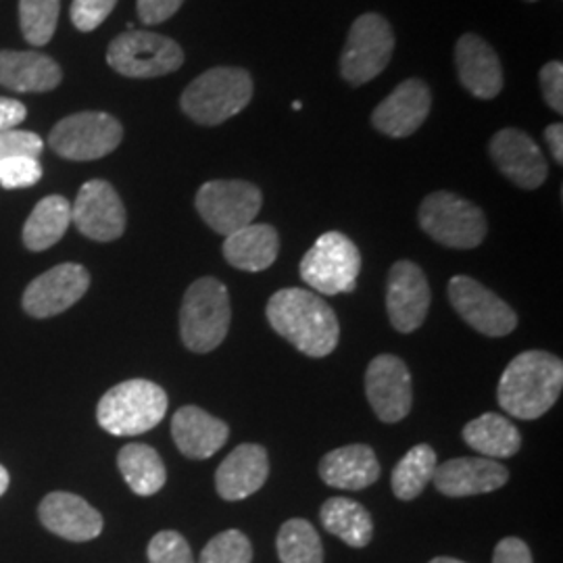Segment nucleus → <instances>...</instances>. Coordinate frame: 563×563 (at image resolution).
<instances>
[{
  "label": "nucleus",
  "instance_id": "ddd939ff",
  "mask_svg": "<svg viewBox=\"0 0 563 563\" xmlns=\"http://www.w3.org/2000/svg\"><path fill=\"white\" fill-rule=\"evenodd\" d=\"M90 274L78 263H60L30 282L23 292V311L36 320H46L71 309L88 292Z\"/></svg>",
  "mask_w": 563,
  "mask_h": 563
},
{
  "label": "nucleus",
  "instance_id": "49530a36",
  "mask_svg": "<svg viewBox=\"0 0 563 563\" xmlns=\"http://www.w3.org/2000/svg\"><path fill=\"white\" fill-rule=\"evenodd\" d=\"M528 2H537V0H528Z\"/></svg>",
  "mask_w": 563,
  "mask_h": 563
},
{
  "label": "nucleus",
  "instance_id": "5701e85b",
  "mask_svg": "<svg viewBox=\"0 0 563 563\" xmlns=\"http://www.w3.org/2000/svg\"><path fill=\"white\" fill-rule=\"evenodd\" d=\"M172 437L188 460H209L228 443V423L213 418L197 405H186L172 420Z\"/></svg>",
  "mask_w": 563,
  "mask_h": 563
},
{
  "label": "nucleus",
  "instance_id": "2eb2a0df",
  "mask_svg": "<svg viewBox=\"0 0 563 563\" xmlns=\"http://www.w3.org/2000/svg\"><path fill=\"white\" fill-rule=\"evenodd\" d=\"M71 222L90 241H118L125 232V207L118 190L109 181H86L71 205Z\"/></svg>",
  "mask_w": 563,
  "mask_h": 563
},
{
  "label": "nucleus",
  "instance_id": "1a4fd4ad",
  "mask_svg": "<svg viewBox=\"0 0 563 563\" xmlns=\"http://www.w3.org/2000/svg\"><path fill=\"white\" fill-rule=\"evenodd\" d=\"M107 63L125 78H159L180 69L184 51L162 34L128 30L109 44Z\"/></svg>",
  "mask_w": 563,
  "mask_h": 563
},
{
  "label": "nucleus",
  "instance_id": "412c9836",
  "mask_svg": "<svg viewBox=\"0 0 563 563\" xmlns=\"http://www.w3.org/2000/svg\"><path fill=\"white\" fill-rule=\"evenodd\" d=\"M509 481L504 465L488 457H457L437 465L432 483L446 497H474L499 490Z\"/></svg>",
  "mask_w": 563,
  "mask_h": 563
},
{
  "label": "nucleus",
  "instance_id": "a18cd8bd",
  "mask_svg": "<svg viewBox=\"0 0 563 563\" xmlns=\"http://www.w3.org/2000/svg\"><path fill=\"white\" fill-rule=\"evenodd\" d=\"M430 563H463L460 560H453V558H437V560H432Z\"/></svg>",
  "mask_w": 563,
  "mask_h": 563
},
{
  "label": "nucleus",
  "instance_id": "39448f33",
  "mask_svg": "<svg viewBox=\"0 0 563 563\" xmlns=\"http://www.w3.org/2000/svg\"><path fill=\"white\" fill-rule=\"evenodd\" d=\"M232 307L222 282L201 278L192 282L180 307V336L192 353H211L218 349L230 330Z\"/></svg>",
  "mask_w": 563,
  "mask_h": 563
},
{
  "label": "nucleus",
  "instance_id": "f3484780",
  "mask_svg": "<svg viewBox=\"0 0 563 563\" xmlns=\"http://www.w3.org/2000/svg\"><path fill=\"white\" fill-rule=\"evenodd\" d=\"M488 153L505 178L523 190L543 186L549 176L543 151L522 130L505 128L497 132L488 144Z\"/></svg>",
  "mask_w": 563,
  "mask_h": 563
},
{
  "label": "nucleus",
  "instance_id": "c9c22d12",
  "mask_svg": "<svg viewBox=\"0 0 563 563\" xmlns=\"http://www.w3.org/2000/svg\"><path fill=\"white\" fill-rule=\"evenodd\" d=\"M42 178V165L34 157H13L0 162V186L7 190L30 188Z\"/></svg>",
  "mask_w": 563,
  "mask_h": 563
},
{
  "label": "nucleus",
  "instance_id": "aec40b11",
  "mask_svg": "<svg viewBox=\"0 0 563 563\" xmlns=\"http://www.w3.org/2000/svg\"><path fill=\"white\" fill-rule=\"evenodd\" d=\"M455 65L463 88L481 101H493L504 90V67L495 48L476 34H463L455 46Z\"/></svg>",
  "mask_w": 563,
  "mask_h": 563
},
{
  "label": "nucleus",
  "instance_id": "4be33fe9",
  "mask_svg": "<svg viewBox=\"0 0 563 563\" xmlns=\"http://www.w3.org/2000/svg\"><path fill=\"white\" fill-rule=\"evenodd\" d=\"M269 476V460L262 444H239L216 472V490L223 501H242L257 490Z\"/></svg>",
  "mask_w": 563,
  "mask_h": 563
},
{
  "label": "nucleus",
  "instance_id": "c756f323",
  "mask_svg": "<svg viewBox=\"0 0 563 563\" xmlns=\"http://www.w3.org/2000/svg\"><path fill=\"white\" fill-rule=\"evenodd\" d=\"M323 528L355 549H362L372 541L374 522L369 511L357 501L332 497L320 509Z\"/></svg>",
  "mask_w": 563,
  "mask_h": 563
},
{
  "label": "nucleus",
  "instance_id": "2f4dec72",
  "mask_svg": "<svg viewBox=\"0 0 563 563\" xmlns=\"http://www.w3.org/2000/svg\"><path fill=\"white\" fill-rule=\"evenodd\" d=\"M276 547L282 563H323L322 539L313 523L301 518L282 526Z\"/></svg>",
  "mask_w": 563,
  "mask_h": 563
},
{
  "label": "nucleus",
  "instance_id": "0eeeda50",
  "mask_svg": "<svg viewBox=\"0 0 563 563\" xmlns=\"http://www.w3.org/2000/svg\"><path fill=\"white\" fill-rule=\"evenodd\" d=\"M420 225L432 241L449 249H476L486 236L484 211L453 192H432L420 205Z\"/></svg>",
  "mask_w": 563,
  "mask_h": 563
},
{
  "label": "nucleus",
  "instance_id": "9b49d317",
  "mask_svg": "<svg viewBox=\"0 0 563 563\" xmlns=\"http://www.w3.org/2000/svg\"><path fill=\"white\" fill-rule=\"evenodd\" d=\"M262 190L244 180H213L197 192V211L213 232L230 236L255 222L262 211Z\"/></svg>",
  "mask_w": 563,
  "mask_h": 563
},
{
  "label": "nucleus",
  "instance_id": "72a5a7b5",
  "mask_svg": "<svg viewBox=\"0 0 563 563\" xmlns=\"http://www.w3.org/2000/svg\"><path fill=\"white\" fill-rule=\"evenodd\" d=\"M253 547L241 530H225L202 549L199 563H251Z\"/></svg>",
  "mask_w": 563,
  "mask_h": 563
},
{
  "label": "nucleus",
  "instance_id": "4468645a",
  "mask_svg": "<svg viewBox=\"0 0 563 563\" xmlns=\"http://www.w3.org/2000/svg\"><path fill=\"white\" fill-rule=\"evenodd\" d=\"M365 395L378 420L397 423L411 411L413 388L409 367L397 355H378L365 372Z\"/></svg>",
  "mask_w": 563,
  "mask_h": 563
},
{
  "label": "nucleus",
  "instance_id": "a878e982",
  "mask_svg": "<svg viewBox=\"0 0 563 563\" xmlns=\"http://www.w3.org/2000/svg\"><path fill=\"white\" fill-rule=\"evenodd\" d=\"M223 257L242 272H263L272 267L280 253V236L267 223H249L223 241Z\"/></svg>",
  "mask_w": 563,
  "mask_h": 563
},
{
  "label": "nucleus",
  "instance_id": "6e6552de",
  "mask_svg": "<svg viewBox=\"0 0 563 563\" xmlns=\"http://www.w3.org/2000/svg\"><path fill=\"white\" fill-rule=\"evenodd\" d=\"M123 141L120 121L101 111H84L60 120L48 136L51 148L69 162H97Z\"/></svg>",
  "mask_w": 563,
  "mask_h": 563
},
{
  "label": "nucleus",
  "instance_id": "9d476101",
  "mask_svg": "<svg viewBox=\"0 0 563 563\" xmlns=\"http://www.w3.org/2000/svg\"><path fill=\"white\" fill-rule=\"evenodd\" d=\"M395 51L390 23L378 13H365L353 21L341 55V74L351 86H363L378 78Z\"/></svg>",
  "mask_w": 563,
  "mask_h": 563
},
{
  "label": "nucleus",
  "instance_id": "20e7f679",
  "mask_svg": "<svg viewBox=\"0 0 563 563\" xmlns=\"http://www.w3.org/2000/svg\"><path fill=\"white\" fill-rule=\"evenodd\" d=\"M253 99V78L241 67H213L190 81L181 111L201 125H220L239 115Z\"/></svg>",
  "mask_w": 563,
  "mask_h": 563
},
{
  "label": "nucleus",
  "instance_id": "bb28decb",
  "mask_svg": "<svg viewBox=\"0 0 563 563\" xmlns=\"http://www.w3.org/2000/svg\"><path fill=\"white\" fill-rule=\"evenodd\" d=\"M463 441L488 460H507L520 451L522 434L505 416L484 413L465 423Z\"/></svg>",
  "mask_w": 563,
  "mask_h": 563
},
{
  "label": "nucleus",
  "instance_id": "37998d69",
  "mask_svg": "<svg viewBox=\"0 0 563 563\" xmlns=\"http://www.w3.org/2000/svg\"><path fill=\"white\" fill-rule=\"evenodd\" d=\"M544 141L551 148V155L558 163H563V125L562 123H551L544 130Z\"/></svg>",
  "mask_w": 563,
  "mask_h": 563
},
{
  "label": "nucleus",
  "instance_id": "7c9ffc66",
  "mask_svg": "<svg viewBox=\"0 0 563 563\" xmlns=\"http://www.w3.org/2000/svg\"><path fill=\"white\" fill-rule=\"evenodd\" d=\"M437 470V453L430 444H416L405 453L401 462L393 470L390 486L397 499L411 501L422 495L423 488L432 483Z\"/></svg>",
  "mask_w": 563,
  "mask_h": 563
},
{
  "label": "nucleus",
  "instance_id": "f257e3e1",
  "mask_svg": "<svg viewBox=\"0 0 563 563\" xmlns=\"http://www.w3.org/2000/svg\"><path fill=\"white\" fill-rule=\"evenodd\" d=\"M267 322L307 357H328L341 339L334 309L316 292L284 288L267 302Z\"/></svg>",
  "mask_w": 563,
  "mask_h": 563
},
{
  "label": "nucleus",
  "instance_id": "f03ea898",
  "mask_svg": "<svg viewBox=\"0 0 563 563\" xmlns=\"http://www.w3.org/2000/svg\"><path fill=\"white\" fill-rule=\"evenodd\" d=\"M563 363L547 351H526L505 367L497 399L516 420H539L562 395Z\"/></svg>",
  "mask_w": 563,
  "mask_h": 563
},
{
  "label": "nucleus",
  "instance_id": "c03bdc74",
  "mask_svg": "<svg viewBox=\"0 0 563 563\" xmlns=\"http://www.w3.org/2000/svg\"><path fill=\"white\" fill-rule=\"evenodd\" d=\"M9 483H11V478H9V472H7V470L0 465V497L7 493Z\"/></svg>",
  "mask_w": 563,
  "mask_h": 563
},
{
  "label": "nucleus",
  "instance_id": "4c0bfd02",
  "mask_svg": "<svg viewBox=\"0 0 563 563\" xmlns=\"http://www.w3.org/2000/svg\"><path fill=\"white\" fill-rule=\"evenodd\" d=\"M118 0H74L71 21L80 32H95L113 13Z\"/></svg>",
  "mask_w": 563,
  "mask_h": 563
},
{
  "label": "nucleus",
  "instance_id": "f704fd0d",
  "mask_svg": "<svg viewBox=\"0 0 563 563\" xmlns=\"http://www.w3.org/2000/svg\"><path fill=\"white\" fill-rule=\"evenodd\" d=\"M148 562L151 563H195L190 544L180 532L163 530L148 543Z\"/></svg>",
  "mask_w": 563,
  "mask_h": 563
},
{
  "label": "nucleus",
  "instance_id": "a211bd4d",
  "mask_svg": "<svg viewBox=\"0 0 563 563\" xmlns=\"http://www.w3.org/2000/svg\"><path fill=\"white\" fill-rule=\"evenodd\" d=\"M432 92L422 80H405L372 113V123L390 139H407L422 128L430 115Z\"/></svg>",
  "mask_w": 563,
  "mask_h": 563
},
{
  "label": "nucleus",
  "instance_id": "f8f14e48",
  "mask_svg": "<svg viewBox=\"0 0 563 563\" xmlns=\"http://www.w3.org/2000/svg\"><path fill=\"white\" fill-rule=\"evenodd\" d=\"M449 301L476 332L490 339H501L516 330V311L488 290L481 282L470 276H455L449 282Z\"/></svg>",
  "mask_w": 563,
  "mask_h": 563
},
{
  "label": "nucleus",
  "instance_id": "393cba45",
  "mask_svg": "<svg viewBox=\"0 0 563 563\" xmlns=\"http://www.w3.org/2000/svg\"><path fill=\"white\" fill-rule=\"evenodd\" d=\"M320 476L332 488L363 490L380 478V463L367 444H349L323 457Z\"/></svg>",
  "mask_w": 563,
  "mask_h": 563
},
{
  "label": "nucleus",
  "instance_id": "b1692460",
  "mask_svg": "<svg viewBox=\"0 0 563 563\" xmlns=\"http://www.w3.org/2000/svg\"><path fill=\"white\" fill-rule=\"evenodd\" d=\"M63 80L57 60L34 51H0V86L15 92H51Z\"/></svg>",
  "mask_w": 563,
  "mask_h": 563
},
{
  "label": "nucleus",
  "instance_id": "c85d7f7f",
  "mask_svg": "<svg viewBox=\"0 0 563 563\" xmlns=\"http://www.w3.org/2000/svg\"><path fill=\"white\" fill-rule=\"evenodd\" d=\"M118 467L132 493L141 497L157 495L167 481L162 455L148 444H125L118 455Z\"/></svg>",
  "mask_w": 563,
  "mask_h": 563
},
{
  "label": "nucleus",
  "instance_id": "7ed1b4c3",
  "mask_svg": "<svg viewBox=\"0 0 563 563\" xmlns=\"http://www.w3.org/2000/svg\"><path fill=\"white\" fill-rule=\"evenodd\" d=\"M167 393L151 380H125L102 395L97 420L113 437H139L162 423L167 413Z\"/></svg>",
  "mask_w": 563,
  "mask_h": 563
},
{
  "label": "nucleus",
  "instance_id": "6ab92c4d",
  "mask_svg": "<svg viewBox=\"0 0 563 563\" xmlns=\"http://www.w3.org/2000/svg\"><path fill=\"white\" fill-rule=\"evenodd\" d=\"M42 526L71 543H86L101 537L102 516L78 495L57 490L42 499L38 507Z\"/></svg>",
  "mask_w": 563,
  "mask_h": 563
},
{
  "label": "nucleus",
  "instance_id": "cd10ccee",
  "mask_svg": "<svg viewBox=\"0 0 563 563\" xmlns=\"http://www.w3.org/2000/svg\"><path fill=\"white\" fill-rule=\"evenodd\" d=\"M71 223V202L60 195H51L42 199L30 218L25 220L21 239L27 251L42 253L65 236Z\"/></svg>",
  "mask_w": 563,
  "mask_h": 563
},
{
  "label": "nucleus",
  "instance_id": "79ce46f5",
  "mask_svg": "<svg viewBox=\"0 0 563 563\" xmlns=\"http://www.w3.org/2000/svg\"><path fill=\"white\" fill-rule=\"evenodd\" d=\"M25 115H27V111H25L23 102L0 97V132L15 130L21 121L25 120Z\"/></svg>",
  "mask_w": 563,
  "mask_h": 563
},
{
  "label": "nucleus",
  "instance_id": "a19ab883",
  "mask_svg": "<svg viewBox=\"0 0 563 563\" xmlns=\"http://www.w3.org/2000/svg\"><path fill=\"white\" fill-rule=\"evenodd\" d=\"M493 563H532V553L522 539L507 537L495 547Z\"/></svg>",
  "mask_w": 563,
  "mask_h": 563
},
{
  "label": "nucleus",
  "instance_id": "423d86ee",
  "mask_svg": "<svg viewBox=\"0 0 563 563\" xmlns=\"http://www.w3.org/2000/svg\"><path fill=\"white\" fill-rule=\"evenodd\" d=\"M360 272V249L341 232L322 234L301 260L302 282L325 297L353 292Z\"/></svg>",
  "mask_w": 563,
  "mask_h": 563
},
{
  "label": "nucleus",
  "instance_id": "e433bc0d",
  "mask_svg": "<svg viewBox=\"0 0 563 563\" xmlns=\"http://www.w3.org/2000/svg\"><path fill=\"white\" fill-rule=\"evenodd\" d=\"M44 142L30 130H4L0 132V162L13 157H41Z\"/></svg>",
  "mask_w": 563,
  "mask_h": 563
},
{
  "label": "nucleus",
  "instance_id": "473e14b6",
  "mask_svg": "<svg viewBox=\"0 0 563 563\" xmlns=\"http://www.w3.org/2000/svg\"><path fill=\"white\" fill-rule=\"evenodd\" d=\"M60 0H20V25L23 38L32 46L53 41L59 21Z\"/></svg>",
  "mask_w": 563,
  "mask_h": 563
},
{
  "label": "nucleus",
  "instance_id": "dca6fc26",
  "mask_svg": "<svg viewBox=\"0 0 563 563\" xmlns=\"http://www.w3.org/2000/svg\"><path fill=\"white\" fill-rule=\"evenodd\" d=\"M430 301V286L420 265L397 262L390 267L386 284V311L397 332H416L426 322Z\"/></svg>",
  "mask_w": 563,
  "mask_h": 563
},
{
  "label": "nucleus",
  "instance_id": "ea45409f",
  "mask_svg": "<svg viewBox=\"0 0 563 563\" xmlns=\"http://www.w3.org/2000/svg\"><path fill=\"white\" fill-rule=\"evenodd\" d=\"M181 4L184 0H139L136 9L142 23L157 25L174 18L180 11Z\"/></svg>",
  "mask_w": 563,
  "mask_h": 563
},
{
  "label": "nucleus",
  "instance_id": "58836bf2",
  "mask_svg": "<svg viewBox=\"0 0 563 563\" xmlns=\"http://www.w3.org/2000/svg\"><path fill=\"white\" fill-rule=\"evenodd\" d=\"M541 90H543L544 102L555 111H563V65L562 60H549L541 69Z\"/></svg>",
  "mask_w": 563,
  "mask_h": 563
}]
</instances>
